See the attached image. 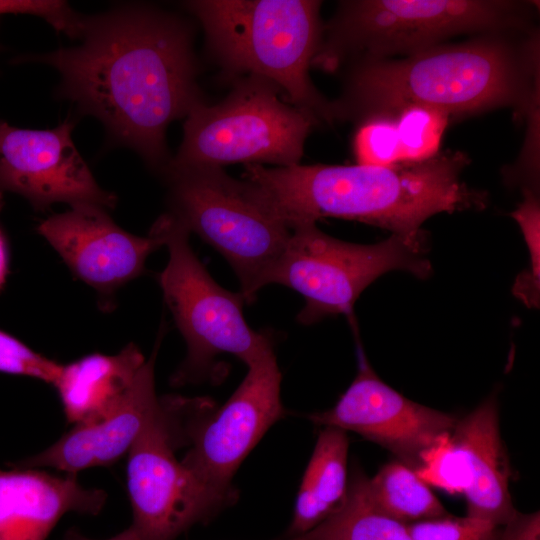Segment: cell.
Segmentation results:
<instances>
[{
  "mask_svg": "<svg viewBox=\"0 0 540 540\" xmlns=\"http://www.w3.org/2000/svg\"><path fill=\"white\" fill-rule=\"evenodd\" d=\"M75 47L22 60L55 68L56 91L97 118L110 140L136 151L159 175L171 160L166 131L204 101L193 29L154 6L131 3L85 16Z\"/></svg>",
  "mask_w": 540,
  "mask_h": 540,
  "instance_id": "1",
  "label": "cell"
},
{
  "mask_svg": "<svg viewBox=\"0 0 540 540\" xmlns=\"http://www.w3.org/2000/svg\"><path fill=\"white\" fill-rule=\"evenodd\" d=\"M468 164V157L459 151L387 167L246 164L242 179L290 228L335 217L417 238L424 235L423 222L437 213L485 206L486 195L462 179Z\"/></svg>",
  "mask_w": 540,
  "mask_h": 540,
  "instance_id": "2",
  "label": "cell"
},
{
  "mask_svg": "<svg viewBox=\"0 0 540 540\" xmlns=\"http://www.w3.org/2000/svg\"><path fill=\"white\" fill-rule=\"evenodd\" d=\"M506 36L488 33L399 60L351 61L343 92L332 101L334 118L359 123L412 105L449 116L505 106L529 108L539 94L535 37L519 45Z\"/></svg>",
  "mask_w": 540,
  "mask_h": 540,
  "instance_id": "3",
  "label": "cell"
},
{
  "mask_svg": "<svg viewBox=\"0 0 540 540\" xmlns=\"http://www.w3.org/2000/svg\"><path fill=\"white\" fill-rule=\"evenodd\" d=\"M184 6L199 21L207 51L228 81L265 78L319 122L335 121L332 101L309 75L322 37L320 1L193 0Z\"/></svg>",
  "mask_w": 540,
  "mask_h": 540,
  "instance_id": "4",
  "label": "cell"
},
{
  "mask_svg": "<svg viewBox=\"0 0 540 540\" xmlns=\"http://www.w3.org/2000/svg\"><path fill=\"white\" fill-rule=\"evenodd\" d=\"M530 3L491 0H353L323 24L312 66L327 72L354 60L408 56L464 33L519 30Z\"/></svg>",
  "mask_w": 540,
  "mask_h": 540,
  "instance_id": "5",
  "label": "cell"
},
{
  "mask_svg": "<svg viewBox=\"0 0 540 540\" xmlns=\"http://www.w3.org/2000/svg\"><path fill=\"white\" fill-rule=\"evenodd\" d=\"M232 83L222 101L204 100L189 111L180 147L166 168L300 163L305 141L320 122L265 78L245 75Z\"/></svg>",
  "mask_w": 540,
  "mask_h": 540,
  "instance_id": "6",
  "label": "cell"
},
{
  "mask_svg": "<svg viewBox=\"0 0 540 540\" xmlns=\"http://www.w3.org/2000/svg\"><path fill=\"white\" fill-rule=\"evenodd\" d=\"M168 213L229 263L247 303L267 285L291 228L268 209L249 184L223 168H166Z\"/></svg>",
  "mask_w": 540,
  "mask_h": 540,
  "instance_id": "7",
  "label": "cell"
},
{
  "mask_svg": "<svg viewBox=\"0 0 540 540\" xmlns=\"http://www.w3.org/2000/svg\"><path fill=\"white\" fill-rule=\"evenodd\" d=\"M247 367L240 385L214 412L201 399L160 398L175 446L190 447L182 463L209 488L234 499L233 475L270 427L287 413L281 402L282 376L274 350Z\"/></svg>",
  "mask_w": 540,
  "mask_h": 540,
  "instance_id": "8",
  "label": "cell"
},
{
  "mask_svg": "<svg viewBox=\"0 0 540 540\" xmlns=\"http://www.w3.org/2000/svg\"><path fill=\"white\" fill-rule=\"evenodd\" d=\"M426 237L392 234L377 244H354L333 238L306 222L291 227L287 245L267 281L303 296L297 315L312 325L338 314H350L362 291L382 274L404 270L418 278L431 273L425 257Z\"/></svg>",
  "mask_w": 540,
  "mask_h": 540,
  "instance_id": "9",
  "label": "cell"
},
{
  "mask_svg": "<svg viewBox=\"0 0 540 540\" xmlns=\"http://www.w3.org/2000/svg\"><path fill=\"white\" fill-rule=\"evenodd\" d=\"M155 222L169 252L157 279L187 344V356L172 377L173 385L206 377L220 354H231L248 365L273 349L271 337L246 322L241 292L221 287L198 259L189 243L190 232L168 212Z\"/></svg>",
  "mask_w": 540,
  "mask_h": 540,
  "instance_id": "10",
  "label": "cell"
},
{
  "mask_svg": "<svg viewBox=\"0 0 540 540\" xmlns=\"http://www.w3.org/2000/svg\"><path fill=\"white\" fill-rule=\"evenodd\" d=\"M161 407L127 454V490L140 540H174L236 499L205 485L175 456Z\"/></svg>",
  "mask_w": 540,
  "mask_h": 540,
  "instance_id": "11",
  "label": "cell"
},
{
  "mask_svg": "<svg viewBox=\"0 0 540 540\" xmlns=\"http://www.w3.org/2000/svg\"><path fill=\"white\" fill-rule=\"evenodd\" d=\"M358 371L336 404L312 413L314 424L355 432L417 472L425 454L451 435L459 418L414 402L383 382L358 346Z\"/></svg>",
  "mask_w": 540,
  "mask_h": 540,
  "instance_id": "12",
  "label": "cell"
},
{
  "mask_svg": "<svg viewBox=\"0 0 540 540\" xmlns=\"http://www.w3.org/2000/svg\"><path fill=\"white\" fill-rule=\"evenodd\" d=\"M75 121L53 129H22L0 120V209L3 194L23 196L45 211L55 203L113 209L117 196L96 182L72 140Z\"/></svg>",
  "mask_w": 540,
  "mask_h": 540,
  "instance_id": "13",
  "label": "cell"
},
{
  "mask_svg": "<svg viewBox=\"0 0 540 540\" xmlns=\"http://www.w3.org/2000/svg\"><path fill=\"white\" fill-rule=\"evenodd\" d=\"M37 232L73 274L96 291L106 311L114 308L116 292L140 276L148 256L164 245L156 222L147 236H137L119 227L107 209L92 204L49 216Z\"/></svg>",
  "mask_w": 540,
  "mask_h": 540,
  "instance_id": "14",
  "label": "cell"
},
{
  "mask_svg": "<svg viewBox=\"0 0 540 540\" xmlns=\"http://www.w3.org/2000/svg\"><path fill=\"white\" fill-rule=\"evenodd\" d=\"M124 398L106 414L76 425L42 452L13 463L19 468H53L66 474L110 466L127 455L159 407L154 364L161 337Z\"/></svg>",
  "mask_w": 540,
  "mask_h": 540,
  "instance_id": "15",
  "label": "cell"
},
{
  "mask_svg": "<svg viewBox=\"0 0 540 540\" xmlns=\"http://www.w3.org/2000/svg\"><path fill=\"white\" fill-rule=\"evenodd\" d=\"M106 499L103 490L83 487L74 474L0 469V540H46L63 515H96Z\"/></svg>",
  "mask_w": 540,
  "mask_h": 540,
  "instance_id": "16",
  "label": "cell"
},
{
  "mask_svg": "<svg viewBox=\"0 0 540 540\" xmlns=\"http://www.w3.org/2000/svg\"><path fill=\"white\" fill-rule=\"evenodd\" d=\"M451 440L469 474L467 516L505 524L516 510L509 492L510 467L500 435L497 399L484 400L459 418Z\"/></svg>",
  "mask_w": 540,
  "mask_h": 540,
  "instance_id": "17",
  "label": "cell"
},
{
  "mask_svg": "<svg viewBox=\"0 0 540 540\" xmlns=\"http://www.w3.org/2000/svg\"><path fill=\"white\" fill-rule=\"evenodd\" d=\"M145 361L139 348L129 343L115 355L92 353L62 364L52 385L67 421L76 425L114 408L133 385Z\"/></svg>",
  "mask_w": 540,
  "mask_h": 540,
  "instance_id": "18",
  "label": "cell"
},
{
  "mask_svg": "<svg viewBox=\"0 0 540 540\" xmlns=\"http://www.w3.org/2000/svg\"><path fill=\"white\" fill-rule=\"evenodd\" d=\"M348 447L345 431L324 426L302 477L289 534L307 533L340 505L348 487Z\"/></svg>",
  "mask_w": 540,
  "mask_h": 540,
  "instance_id": "19",
  "label": "cell"
},
{
  "mask_svg": "<svg viewBox=\"0 0 540 540\" xmlns=\"http://www.w3.org/2000/svg\"><path fill=\"white\" fill-rule=\"evenodd\" d=\"M305 540H412L406 525L382 513L372 502L367 477L355 471L340 505L307 533Z\"/></svg>",
  "mask_w": 540,
  "mask_h": 540,
  "instance_id": "20",
  "label": "cell"
},
{
  "mask_svg": "<svg viewBox=\"0 0 540 540\" xmlns=\"http://www.w3.org/2000/svg\"><path fill=\"white\" fill-rule=\"evenodd\" d=\"M369 496L385 515L405 525L449 515L415 471L399 461L367 478Z\"/></svg>",
  "mask_w": 540,
  "mask_h": 540,
  "instance_id": "21",
  "label": "cell"
},
{
  "mask_svg": "<svg viewBox=\"0 0 540 540\" xmlns=\"http://www.w3.org/2000/svg\"><path fill=\"white\" fill-rule=\"evenodd\" d=\"M400 162L428 160L440 151V144L450 116L438 109L412 105L396 114Z\"/></svg>",
  "mask_w": 540,
  "mask_h": 540,
  "instance_id": "22",
  "label": "cell"
},
{
  "mask_svg": "<svg viewBox=\"0 0 540 540\" xmlns=\"http://www.w3.org/2000/svg\"><path fill=\"white\" fill-rule=\"evenodd\" d=\"M358 124L353 138V152L357 164L387 167L401 163L398 133L393 116H373Z\"/></svg>",
  "mask_w": 540,
  "mask_h": 540,
  "instance_id": "23",
  "label": "cell"
},
{
  "mask_svg": "<svg viewBox=\"0 0 540 540\" xmlns=\"http://www.w3.org/2000/svg\"><path fill=\"white\" fill-rule=\"evenodd\" d=\"M524 198L512 217L518 222L531 257V271L519 277L514 286V293L527 305L536 306L539 300V225L540 206L536 191L524 187Z\"/></svg>",
  "mask_w": 540,
  "mask_h": 540,
  "instance_id": "24",
  "label": "cell"
},
{
  "mask_svg": "<svg viewBox=\"0 0 540 540\" xmlns=\"http://www.w3.org/2000/svg\"><path fill=\"white\" fill-rule=\"evenodd\" d=\"M416 474L426 483L450 494L464 493L469 486V474L464 460L451 440L445 436L424 456Z\"/></svg>",
  "mask_w": 540,
  "mask_h": 540,
  "instance_id": "25",
  "label": "cell"
},
{
  "mask_svg": "<svg viewBox=\"0 0 540 540\" xmlns=\"http://www.w3.org/2000/svg\"><path fill=\"white\" fill-rule=\"evenodd\" d=\"M412 540H495L500 526L480 518L447 515L407 524Z\"/></svg>",
  "mask_w": 540,
  "mask_h": 540,
  "instance_id": "26",
  "label": "cell"
},
{
  "mask_svg": "<svg viewBox=\"0 0 540 540\" xmlns=\"http://www.w3.org/2000/svg\"><path fill=\"white\" fill-rule=\"evenodd\" d=\"M62 364L31 349L21 340L0 330V372L39 379L49 384L56 380Z\"/></svg>",
  "mask_w": 540,
  "mask_h": 540,
  "instance_id": "27",
  "label": "cell"
},
{
  "mask_svg": "<svg viewBox=\"0 0 540 540\" xmlns=\"http://www.w3.org/2000/svg\"><path fill=\"white\" fill-rule=\"evenodd\" d=\"M495 540H540V513L515 510L510 519L500 526Z\"/></svg>",
  "mask_w": 540,
  "mask_h": 540,
  "instance_id": "28",
  "label": "cell"
},
{
  "mask_svg": "<svg viewBox=\"0 0 540 540\" xmlns=\"http://www.w3.org/2000/svg\"><path fill=\"white\" fill-rule=\"evenodd\" d=\"M58 13L59 6L54 0H0V15H34L51 23L57 18Z\"/></svg>",
  "mask_w": 540,
  "mask_h": 540,
  "instance_id": "29",
  "label": "cell"
},
{
  "mask_svg": "<svg viewBox=\"0 0 540 540\" xmlns=\"http://www.w3.org/2000/svg\"><path fill=\"white\" fill-rule=\"evenodd\" d=\"M62 540H95L90 539L82 535L78 530L76 529H70L68 530ZM104 540H140L137 536L134 529L130 526L126 530L122 531L121 533Z\"/></svg>",
  "mask_w": 540,
  "mask_h": 540,
  "instance_id": "30",
  "label": "cell"
},
{
  "mask_svg": "<svg viewBox=\"0 0 540 540\" xmlns=\"http://www.w3.org/2000/svg\"><path fill=\"white\" fill-rule=\"evenodd\" d=\"M8 248L5 237L0 229V290L3 288L8 273Z\"/></svg>",
  "mask_w": 540,
  "mask_h": 540,
  "instance_id": "31",
  "label": "cell"
},
{
  "mask_svg": "<svg viewBox=\"0 0 540 540\" xmlns=\"http://www.w3.org/2000/svg\"><path fill=\"white\" fill-rule=\"evenodd\" d=\"M293 540H305L304 538L300 537V536H297L295 537Z\"/></svg>",
  "mask_w": 540,
  "mask_h": 540,
  "instance_id": "32",
  "label": "cell"
}]
</instances>
